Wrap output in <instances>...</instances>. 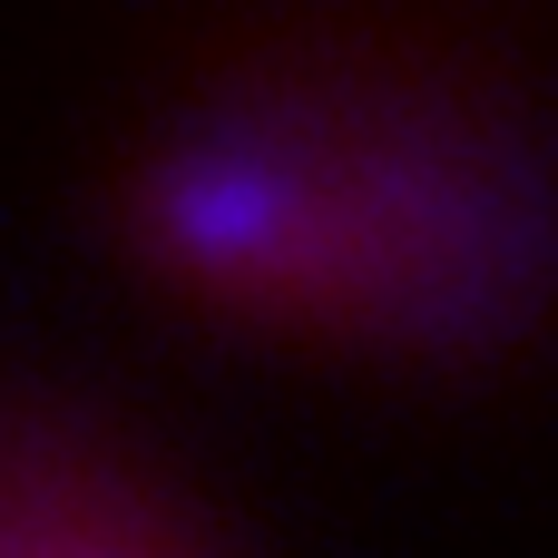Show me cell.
Returning a JSON list of instances; mask_svg holds the SVG:
<instances>
[{
    "mask_svg": "<svg viewBox=\"0 0 558 558\" xmlns=\"http://www.w3.org/2000/svg\"><path fill=\"white\" fill-rule=\"evenodd\" d=\"M0 558H196L137 490L88 471H10L0 481Z\"/></svg>",
    "mask_w": 558,
    "mask_h": 558,
    "instance_id": "cell-2",
    "label": "cell"
},
{
    "mask_svg": "<svg viewBox=\"0 0 558 558\" xmlns=\"http://www.w3.org/2000/svg\"><path fill=\"white\" fill-rule=\"evenodd\" d=\"M98 216L167 294L353 353L471 363L549 294L530 128L471 78L333 49L157 88L98 167Z\"/></svg>",
    "mask_w": 558,
    "mask_h": 558,
    "instance_id": "cell-1",
    "label": "cell"
}]
</instances>
